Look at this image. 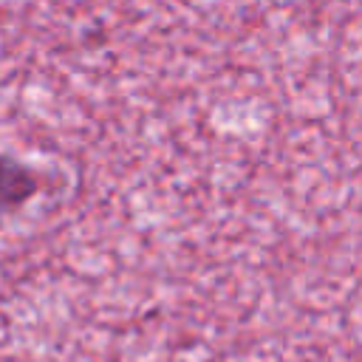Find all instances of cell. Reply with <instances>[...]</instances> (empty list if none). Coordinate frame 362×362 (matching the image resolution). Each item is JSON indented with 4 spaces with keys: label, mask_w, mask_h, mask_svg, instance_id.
<instances>
[{
    "label": "cell",
    "mask_w": 362,
    "mask_h": 362,
    "mask_svg": "<svg viewBox=\"0 0 362 362\" xmlns=\"http://www.w3.org/2000/svg\"><path fill=\"white\" fill-rule=\"evenodd\" d=\"M42 192V173L8 153H0V232Z\"/></svg>",
    "instance_id": "obj_1"
}]
</instances>
